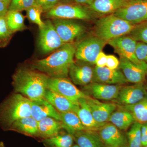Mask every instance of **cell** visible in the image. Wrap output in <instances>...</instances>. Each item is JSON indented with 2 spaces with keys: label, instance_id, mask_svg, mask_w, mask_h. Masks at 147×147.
<instances>
[{
  "label": "cell",
  "instance_id": "6da1fadb",
  "mask_svg": "<svg viewBox=\"0 0 147 147\" xmlns=\"http://www.w3.org/2000/svg\"><path fill=\"white\" fill-rule=\"evenodd\" d=\"M75 53V44L66 43L47 57L34 62L33 69L45 73L50 78H67Z\"/></svg>",
  "mask_w": 147,
  "mask_h": 147
},
{
  "label": "cell",
  "instance_id": "7a4b0ae2",
  "mask_svg": "<svg viewBox=\"0 0 147 147\" xmlns=\"http://www.w3.org/2000/svg\"><path fill=\"white\" fill-rule=\"evenodd\" d=\"M49 79V76L44 73L20 68L12 76V85L15 93L34 101L44 98Z\"/></svg>",
  "mask_w": 147,
  "mask_h": 147
},
{
  "label": "cell",
  "instance_id": "3957f363",
  "mask_svg": "<svg viewBox=\"0 0 147 147\" xmlns=\"http://www.w3.org/2000/svg\"><path fill=\"white\" fill-rule=\"evenodd\" d=\"M32 101L20 94H12L0 105V126L9 130L15 121L31 117Z\"/></svg>",
  "mask_w": 147,
  "mask_h": 147
},
{
  "label": "cell",
  "instance_id": "277c9868",
  "mask_svg": "<svg viewBox=\"0 0 147 147\" xmlns=\"http://www.w3.org/2000/svg\"><path fill=\"white\" fill-rule=\"evenodd\" d=\"M137 26L113 13L97 21L95 33L98 37L108 42L111 40L129 34Z\"/></svg>",
  "mask_w": 147,
  "mask_h": 147
},
{
  "label": "cell",
  "instance_id": "5b68a950",
  "mask_svg": "<svg viewBox=\"0 0 147 147\" xmlns=\"http://www.w3.org/2000/svg\"><path fill=\"white\" fill-rule=\"evenodd\" d=\"M107 43L96 35L87 37L75 45V57L78 60L95 65L98 55Z\"/></svg>",
  "mask_w": 147,
  "mask_h": 147
},
{
  "label": "cell",
  "instance_id": "8992f818",
  "mask_svg": "<svg viewBox=\"0 0 147 147\" xmlns=\"http://www.w3.org/2000/svg\"><path fill=\"white\" fill-rule=\"evenodd\" d=\"M46 17L51 19H79L88 21L92 18L89 11L79 4L59 3L46 12Z\"/></svg>",
  "mask_w": 147,
  "mask_h": 147
},
{
  "label": "cell",
  "instance_id": "52a82bcc",
  "mask_svg": "<svg viewBox=\"0 0 147 147\" xmlns=\"http://www.w3.org/2000/svg\"><path fill=\"white\" fill-rule=\"evenodd\" d=\"M113 14L134 25L147 21V0H129Z\"/></svg>",
  "mask_w": 147,
  "mask_h": 147
},
{
  "label": "cell",
  "instance_id": "ba28073f",
  "mask_svg": "<svg viewBox=\"0 0 147 147\" xmlns=\"http://www.w3.org/2000/svg\"><path fill=\"white\" fill-rule=\"evenodd\" d=\"M137 42L132 37L126 35L109 40L108 43L120 57L126 58L135 64L147 69V64L139 60L136 56Z\"/></svg>",
  "mask_w": 147,
  "mask_h": 147
},
{
  "label": "cell",
  "instance_id": "9c48e42d",
  "mask_svg": "<svg viewBox=\"0 0 147 147\" xmlns=\"http://www.w3.org/2000/svg\"><path fill=\"white\" fill-rule=\"evenodd\" d=\"M44 22V26L39 29L38 43L41 52L47 54L57 50L65 43L58 34L52 21L47 19Z\"/></svg>",
  "mask_w": 147,
  "mask_h": 147
},
{
  "label": "cell",
  "instance_id": "30bf717a",
  "mask_svg": "<svg viewBox=\"0 0 147 147\" xmlns=\"http://www.w3.org/2000/svg\"><path fill=\"white\" fill-rule=\"evenodd\" d=\"M48 89L74 102H78L80 98L88 96L67 78L49 77Z\"/></svg>",
  "mask_w": 147,
  "mask_h": 147
},
{
  "label": "cell",
  "instance_id": "8fae6325",
  "mask_svg": "<svg viewBox=\"0 0 147 147\" xmlns=\"http://www.w3.org/2000/svg\"><path fill=\"white\" fill-rule=\"evenodd\" d=\"M55 28L64 43H72L86 31L82 24L70 19H55L53 21Z\"/></svg>",
  "mask_w": 147,
  "mask_h": 147
},
{
  "label": "cell",
  "instance_id": "7c38bea8",
  "mask_svg": "<svg viewBox=\"0 0 147 147\" xmlns=\"http://www.w3.org/2000/svg\"><path fill=\"white\" fill-rule=\"evenodd\" d=\"M121 85H109L92 82L82 88L85 94L98 100L113 101L117 97L122 86Z\"/></svg>",
  "mask_w": 147,
  "mask_h": 147
},
{
  "label": "cell",
  "instance_id": "4fadbf2b",
  "mask_svg": "<svg viewBox=\"0 0 147 147\" xmlns=\"http://www.w3.org/2000/svg\"><path fill=\"white\" fill-rule=\"evenodd\" d=\"M147 96V90L144 83L122 86L117 97L113 102L120 106L133 105Z\"/></svg>",
  "mask_w": 147,
  "mask_h": 147
},
{
  "label": "cell",
  "instance_id": "5bb4252c",
  "mask_svg": "<svg viewBox=\"0 0 147 147\" xmlns=\"http://www.w3.org/2000/svg\"><path fill=\"white\" fill-rule=\"evenodd\" d=\"M95 66L84 61H74L69 72L73 84L83 87L92 83Z\"/></svg>",
  "mask_w": 147,
  "mask_h": 147
},
{
  "label": "cell",
  "instance_id": "9a60e30c",
  "mask_svg": "<svg viewBox=\"0 0 147 147\" xmlns=\"http://www.w3.org/2000/svg\"><path fill=\"white\" fill-rule=\"evenodd\" d=\"M98 131L105 147H128L126 135L112 123L105 124Z\"/></svg>",
  "mask_w": 147,
  "mask_h": 147
},
{
  "label": "cell",
  "instance_id": "2e32d148",
  "mask_svg": "<svg viewBox=\"0 0 147 147\" xmlns=\"http://www.w3.org/2000/svg\"><path fill=\"white\" fill-rule=\"evenodd\" d=\"M86 100L94 119L100 124L108 123L110 116L118 107L115 102H102L89 96Z\"/></svg>",
  "mask_w": 147,
  "mask_h": 147
},
{
  "label": "cell",
  "instance_id": "e0dca14e",
  "mask_svg": "<svg viewBox=\"0 0 147 147\" xmlns=\"http://www.w3.org/2000/svg\"><path fill=\"white\" fill-rule=\"evenodd\" d=\"M109 85H123L128 83L119 68L112 69L107 67L95 66L92 82Z\"/></svg>",
  "mask_w": 147,
  "mask_h": 147
},
{
  "label": "cell",
  "instance_id": "ac0fdd59",
  "mask_svg": "<svg viewBox=\"0 0 147 147\" xmlns=\"http://www.w3.org/2000/svg\"><path fill=\"white\" fill-rule=\"evenodd\" d=\"M119 62V68L121 70L128 82L133 84L144 83L147 68L137 65L123 57H120Z\"/></svg>",
  "mask_w": 147,
  "mask_h": 147
},
{
  "label": "cell",
  "instance_id": "d6986e66",
  "mask_svg": "<svg viewBox=\"0 0 147 147\" xmlns=\"http://www.w3.org/2000/svg\"><path fill=\"white\" fill-rule=\"evenodd\" d=\"M31 116L37 121L47 117L61 121L60 113L45 98L32 101Z\"/></svg>",
  "mask_w": 147,
  "mask_h": 147
},
{
  "label": "cell",
  "instance_id": "ffe728a7",
  "mask_svg": "<svg viewBox=\"0 0 147 147\" xmlns=\"http://www.w3.org/2000/svg\"><path fill=\"white\" fill-rule=\"evenodd\" d=\"M74 113H76L82 124L87 129L98 131L104 125L98 123L94 119L86 98L79 99L78 106Z\"/></svg>",
  "mask_w": 147,
  "mask_h": 147
},
{
  "label": "cell",
  "instance_id": "44dd1931",
  "mask_svg": "<svg viewBox=\"0 0 147 147\" xmlns=\"http://www.w3.org/2000/svg\"><path fill=\"white\" fill-rule=\"evenodd\" d=\"M44 98L60 113L74 112L78 105V101L72 102L49 89L46 91Z\"/></svg>",
  "mask_w": 147,
  "mask_h": 147
},
{
  "label": "cell",
  "instance_id": "7402d4cb",
  "mask_svg": "<svg viewBox=\"0 0 147 147\" xmlns=\"http://www.w3.org/2000/svg\"><path fill=\"white\" fill-rule=\"evenodd\" d=\"M73 137L79 147H105L98 131L84 129L76 132Z\"/></svg>",
  "mask_w": 147,
  "mask_h": 147
},
{
  "label": "cell",
  "instance_id": "603a6c76",
  "mask_svg": "<svg viewBox=\"0 0 147 147\" xmlns=\"http://www.w3.org/2000/svg\"><path fill=\"white\" fill-rule=\"evenodd\" d=\"M135 122L134 117L129 111L118 105L108 121V122L122 131H126Z\"/></svg>",
  "mask_w": 147,
  "mask_h": 147
},
{
  "label": "cell",
  "instance_id": "cb8c5ba5",
  "mask_svg": "<svg viewBox=\"0 0 147 147\" xmlns=\"http://www.w3.org/2000/svg\"><path fill=\"white\" fill-rule=\"evenodd\" d=\"M129 0H94L89 6L92 10L102 14L115 13Z\"/></svg>",
  "mask_w": 147,
  "mask_h": 147
},
{
  "label": "cell",
  "instance_id": "d4e9b609",
  "mask_svg": "<svg viewBox=\"0 0 147 147\" xmlns=\"http://www.w3.org/2000/svg\"><path fill=\"white\" fill-rule=\"evenodd\" d=\"M62 129L61 122L53 118H45L38 121V135L44 139L59 134Z\"/></svg>",
  "mask_w": 147,
  "mask_h": 147
},
{
  "label": "cell",
  "instance_id": "484cf974",
  "mask_svg": "<svg viewBox=\"0 0 147 147\" xmlns=\"http://www.w3.org/2000/svg\"><path fill=\"white\" fill-rule=\"evenodd\" d=\"M9 130L18 131L29 136H38V121L32 116L23 118L13 122Z\"/></svg>",
  "mask_w": 147,
  "mask_h": 147
},
{
  "label": "cell",
  "instance_id": "4316f807",
  "mask_svg": "<svg viewBox=\"0 0 147 147\" xmlns=\"http://www.w3.org/2000/svg\"><path fill=\"white\" fill-rule=\"evenodd\" d=\"M60 113L63 128L69 134L73 136L78 131L87 129L82 124L76 113L68 112Z\"/></svg>",
  "mask_w": 147,
  "mask_h": 147
},
{
  "label": "cell",
  "instance_id": "83f0119b",
  "mask_svg": "<svg viewBox=\"0 0 147 147\" xmlns=\"http://www.w3.org/2000/svg\"><path fill=\"white\" fill-rule=\"evenodd\" d=\"M118 106L129 111L134 117L135 122L141 124L147 123V96L133 105Z\"/></svg>",
  "mask_w": 147,
  "mask_h": 147
},
{
  "label": "cell",
  "instance_id": "f1b7e54d",
  "mask_svg": "<svg viewBox=\"0 0 147 147\" xmlns=\"http://www.w3.org/2000/svg\"><path fill=\"white\" fill-rule=\"evenodd\" d=\"M74 138L73 135L68 133H61L44 139L45 144L48 147H71L73 145Z\"/></svg>",
  "mask_w": 147,
  "mask_h": 147
},
{
  "label": "cell",
  "instance_id": "f546056e",
  "mask_svg": "<svg viewBox=\"0 0 147 147\" xmlns=\"http://www.w3.org/2000/svg\"><path fill=\"white\" fill-rule=\"evenodd\" d=\"M5 18L7 26L13 34L26 28L24 24L25 17L20 11L8 10Z\"/></svg>",
  "mask_w": 147,
  "mask_h": 147
},
{
  "label": "cell",
  "instance_id": "4dcf8cb0",
  "mask_svg": "<svg viewBox=\"0 0 147 147\" xmlns=\"http://www.w3.org/2000/svg\"><path fill=\"white\" fill-rule=\"evenodd\" d=\"M142 125L141 123L135 122L127 132L128 147H139L142 146Z\"/></svg>",
  "mask_w": 147,
  "mask_h": 147
},
{
  "label": "cell",
  "instance_id": "1f68e13d",
  "mask_svg": "<svg viewBox=\"0 0 147 147\" xmlns=\"http://www.w3.org/2000/svg\"><path fill=\"white\" fill-rule=\"evenodd\" d=\"M13 34L7 24L5 16L0 17V47L8 45Z\"/></svg>",
  "mask_w": 147,
  "mask_h": 147
},
{
  "label": "cell",
  "instance_id": "d6a6232c",
  "mask_svg": "<svg viewBox=\"0 0 147 147\" xmlns=\"http://www.w3.org/2000/svg\"><path fill=\"white\" fill-rule=\"evenodd\" d=\"M26 17L32 22L36 24L39 28L41 29L44 26L45 22L41 20V14L43 12L42 9L38 6L35 5L30 7L26 10Z\"/></svg>",
  "mask_w": 147,
  "mask_h": 147
},
{
  "label": "cell",
  "instance_id": "836d02e7",
  "mask_svg": "<svg viewBox=\"0 0 147 147\" xmlns=\"http://www.w3.org/2000/svg\"><path fill=\"white\" fill-rule=\"evenodd\" d=\"M128 35L138 42L147 44V23L137 25Z\"/></svg>",
  "mask_w": 147,
  "mask_h": 147
},
{
  "label": "cell",
  "instance_id": "e575fe53",
  "mask_svg": "<svg viewBox=\"0 0 147 147\" xmlns=\"http://www.w3.org/2000/svg\"><path fill=\"white\" fill-rule=\"evenodd\" d=\"M36 5L35 0H11L8 10L20 11Z\"/></svg>",
  "mask_w": 147,
  "mask_h": 147
},
{
  "label": "cell",
  "instance_id": "d590c367",
  "mask_svg": "<svg viewBox=\"0 0 147 147\" xmlns=\"http://www.w3.org/2000/svg\"><path fill=\"white\" fill-rule=\"evenodd\" d=\"M136 56L138 59L147 64V44L137 41L136 50Z\"/></svg>",
  "mask_w": 147,
  "mask_h": 147
},
{
  "label": "cell",
  "instance_id": "8d00e7d4",
  "mask_svg": "<svg viewBox=\"0 0 147 147\" xmlns=\"http://www.w3.org/2000/svg\"><path fill=\"white\" fill-rule=\"evenodd\" d=\"M36 5L47 12L60 2L59 0H35Z\"/></svg>",
  "mask_w": 147,
  "mask_h": 147
},
{
  "label": "cell",
  "instance_id": "74e56055",
  "mask_svg": "<svg viewBox=\"0 0 147 147\" xmlns=\"http://www.w3.org/2000/svg\"><path fill=\"white\" fill-rule=\"evenodd\" d=\"M119 60L113 55H108L106 67L110 69H115L119 68Z\"/></svg>",
  "mask_w": 147,
  "mask_h": 147
},
{
  "label": "cell",
  "instance_id": "f35d334b",
  "mask_svg": "<svg viewBox=\"0 0 147 147\" xmlns=\"http://www.w3.org/2000/svg\"><path fill=\"white\" fill-rule=\"evenodd\" d=\"M108 55L102 52H100L98 55L95 61V65L99 67L106 66Z\"/></svg>",
  "mask_w": 147,
  "mask_h": 147
},
{
  "label": "cell",
  "instance_id": "ab89813d",
  "mask_svg": "<svg viewBox=\"0 0 147 147\" xmlns=\"http://www.w3.org/2000/svg\"><path fill=\"white\" fill-rule=\"evenodd\" d=\"M142 146L145 147L147 145V123L142 124L141 128Z\"/></svg>",
  "mask_w": 147,
  "mask_h": 147
},
{
  "label": "cell",
  "instance_id": "60d3db41",
  "mask_svg": "<svg viewBox=\"0 0 147 147\" xmlns=\"http://www.w3.org/2000/svg\"><path fill=\"white\" fill-rule=\"evenodd\" d=\"M8 6L0 1V17L5 16L8 11Z\"/></svg>",
  "mask_w": 147,
  "mask_h": 147
},
{
  "label": "cell",
  "instance_id": "b9f144b4",
  "mask_svg": "<svg viewBox=\"0 0 147 147\" xmlns=\"http://www.w3.org/2000/svg\"><path fill=\"white\" fill-rule=\"evenodd\" d=\"M76 3L79 4L88 5H91L94 0H74Z\"/></svg>",
  "mask_w": 147,
  "mask_h": 147
},
{
  "label": "cell",
  "instance_id": "7bdbcfd3",
  "mask_svg": "<svg viewBox=\"0 0 147 147\" xmlns=\"http://www.w3.org/2000/svg\"><path fill=\"white\" fill-rule=\"evenodd\" d=\"M11 0H0V1H1L3 2L4 3H5L7 5L9 6V4H10L11 1Z\"/></svg>",
  "mask_w": 147,
  "mask_h": 147
},
{
  "label": "cell",
  "instance_id": "ee69618b",
  "mask_svg": "<svg viewBox=\"0 0 147 147\" xmlns=\"http://www.w3.org/2000/svg\"><path fill=\"white\" fill-rule=\"evenodd\" d=\"M71 1L72 0H59L62 3H68Z\"/></svg>",
  "mask_w": 147,
  "mask_h": 147
},
{
  "label": "cell",
  "instance_id": "f6af8a7d",
  "mask_svg": "<svg viewBox=\"0 0 147 147\" xmlns=\"http://www.w3.org/2000/svg\"><path fill=\"white\" fill-rule=\"evenodd\" d=\"M145 82H146V84H145V86H146V89L147 90V74L146 77V81H145Z\"/></svg>",
  "mask_w": 147,
  "mask_h": 147
},
{
  "label": "cell",
  "instance_id": "bcb514c9",
  "mask_svg": "<svg viewBox=\"0 0 147 147\" xmlns=\"http://www.w3.org/2000/svg\"><path fill=\"white\" fill-rule=\"evenodd\" d=\"M0 147H5L3 142H0Z\"/></svg>",
  "mask_w": 147,
  "mask_h": 147
},
{
  "label": "cell",
  "instance_id": "7dc6e473",
  "mask_svg": "<svg viewBox=\"0 0 147 147\" xmlns=\"http://www.w3.org/2000/svg\"><path fill=\"white\" fill-rule=\"evenodd\" d=\"M71 147H79L77 144L73 145Z\"/></svg>",
  "mask_w": 147,
  "mask_h": 147
},
{
  "label": "cell",
  "instance_id": "c3c4849f",
  "mask_svg": "<svg viewBox=\"0 0 147 147\" xmlns=\"http://www.w3.org/2000/svg\"><path fill=\"white\" fill-rule=\"evenodd\" d=\"M139 147H144L142 146H141Z\"/></svg>",
  "mask_w": 147,
  "mask_h": 147
},
{
  "label": "cell",
  "instance_id": "681fc988",
  "mask_svg": "<svg viewBox=\"0 0 147 147\" xmlns=\"http://www.w3.org/2000/svg\"><path fill=\"white\" fill-rule=\"evenodd\" d=\"M145 147H147V145H146V146Z\"/></svg>",
  "mask_w": 147,
  "mask_h": 147
},
{
  "label": "cell",
  "instance_id": "f907efd6",
  "mask_svg": "<svg viewBox=\"0 0 147 147\" xmlns=\"http://www.w3.org/2000/svg\"></svg>",
  "mask_w": 147,
  "mask_h": 147
}]
</instances>
